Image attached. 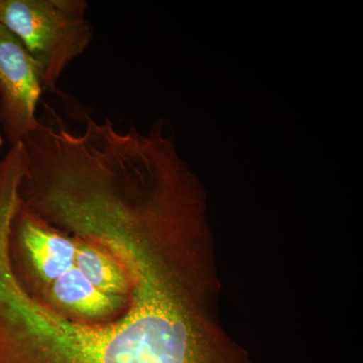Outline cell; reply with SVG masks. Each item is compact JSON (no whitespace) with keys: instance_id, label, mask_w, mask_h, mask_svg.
Wrapping results in <instances>:
<instances>
[{"instance_id":"cell-1","label":"cell","mask_w":363,"mask_h":363,"mask_svg":"<svg viewBox=\"0 0 363 363\" xmlns=\"http://www.w3.org/2000/svg\"><path fill=\"white\" fill-rule=\"evenodd\" d=\"M9 252L21 286L57 314L76 311L94 289L76 264L70 236L33 213L20 199L9 227Z\"/></svg>"},{"instance_id":"cell-2","label":"cell","mask_w":363,"mask_h":363,"mask_svg":"<svg viewBox=\"0 0 363 363\" xmlns=\"http://www.w3.org/2000/svg\"><path fill=\"white\" fill-rule=\"evenodd\" d=\"M85 0H0V23L37 62L44 93L59 94V81L93 40Z\"/></svg>"},{"instance_id":"cell-3","label":"cell","mask_w":363,"mask_h":363,"mask_svg":"<svg viewBox=\"0 0 363 363\" xmlns=\"http://www.w3.org/2000/svg\"><path fill=\"white\" fill-rule=\"evenodd\" d=\"M43 93L37 62L0 23V124L11 147L23 143L39 126L37 109Z\"/></svg>"},{"instance_id":"cell-4","label":"cell","mask_w":363,"mask_h":363,"mask_svg":"<svg viewBox=\"0 0 363 363\" xmlns=\"http://www.w3.org/2000/svg\"><path fill=\"white\" fill-rule=\"evenodd\" d=\"M4 145V140H2L1 135H0V147Z\"/></svg>"}]
</instances>
